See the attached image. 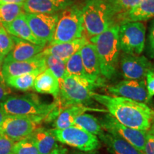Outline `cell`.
Masks as SVG:
<instances>
[{
  "label": "cell",
  "instance_id": "6da1fadb",
  "mask_svg": "<svg viewBox=\"0 0 154 154\" xmlns=\"http://www.w3.org/2000/svg\"><path fill=\"white\" fill-rule=\"evenodd\" d=\"M91 97L107 109L119 123L134 129L148 131L154 119V109L146 103L134 100L97 94L92 91Z\"/></svg>",
  "mask_w": 154,
  "mask_h": 154
},
{
  "label": "cell",
  "instance_id": "7a4b0ae2",
  "mask_svg": "<svg viewBox=\"0 0 154 154\" xmlns=\"http://www.w3.org/2000/svg\"><path fill=\"white\" fill-rule=\"evenodd\" d=\"M119 31V24H115L90 39V42L95 47L102 76L109 80L114 79L119 72L121 51Z\"/></svg>",
  "mask_w": 154,
  "mask_h": 154
},
{
  "label": "cell",
  "instance_id": "3957f363",
  "mask_svg": "<svg viewBox=\"0 0 154 154\" xmlns=\"http://www.w3.org/2000/svg\"><path fill=\"white\" fill-rule=\"evenodd\" d=\"M59 107L61 108L58 100L45 103L34 94L9 95L0 103V109L6 116L42 117L46 122H49L50 115Z\"/></svg>",
  "mask_w": 154,
  "mask_h": 154
},
{
  "label": "cell",
  "instance_id": "277c9868",
  "mask_svg": "<svg viewBox=\"0 0 154 154\" xmlns=\"http://www.w3.org/2000/svg\"><path fill=\"white\" fill-rule=\"evenodd\" d=\"M84 27L89 35H99L116 22L110 4L103 0H86L82 9Z\"/></svg>",
  "mask_w": 154,
  "mask_h": 154
},
{
  "label": "cell",
  "instance_id": "5b68a950",
  "mask_svg": "<svg viewBox=\"0 0 154 154\" xmlns=\"http://www.w3.org/2000/svg\"><path fill=\"white\" fill-rule=\"evenodd\" d=\"M84 29L82 9L76 5L70 6L59 12L54 34L49 44L82 38Z\"/></svg>",
  "mask_w": 154,
  "mask_h": 154
},
{
  "label": "cell",
  "instance_id": "8992f818",
  "mask_svg": "<svg viewBox=\"0 0 154 154\" xmlns=\"http://www.w3.org/2000/svg\"><path fill=\"white\" fill-rule=\"evenodd\" d=\"M59 86L57 100L62 109L73 105L88 106L93 103L91 93L94 87L87 80L67 75L59 83Z\"/></svg>",
  "mask_w": 154,
  "mask_h": 154
},
{
  "label": "cell",
  "instance_id": "52a82bcc",
  "mask_svg": "<svg viewBox=\"0 0 154 154\" xmlns=\"http://www.w3.org/2000/svg\"><path fill=\"white\" fill-rule=\"evenodd\" d=\"M119 43L123 53L140 55L145 48V25L138 22H126L119 25Z\"/></svg>",
  "mask_w": 154,
  "mask_h": 154
},
{
  "label": "cell",
  "instance_id": "ba28073f",
  "mask_svg": "<svg viewBox=\"0 0 154 154\" xmlns=\"http://www.w3.org/2000/svg\"><path fill=\"white\" fill-rule=\"evenodd\" d=\"M51 130L57 141L81 151L91 152L100 147L97 136L77 126H72L63 129L54 128Z\"/></svg>",
  "mask_w": 154,
  "mask_h": 154
},
{
  "label": "cell",
  "instance_id": "9c48e42d",
  "mask_svg": "<svg viewBox=\"0 0 154 154\" xmlns=\"http://www.w3.org/2000/svg\"><path fill=\"white\" fill-rule=\"evenodd\" d=\"M44 119L36 116H6L0 126V134H2L14 141L28 137L40 127Z\"/></svg>",
  "mask_w": 154,
  "mask_h": 154
},
{
  "label": "cell",
  "instance_id": "30bf717a",
  "mask_svg": "<svg viewBox=\"0 0 154 154\" xmlns=\"http://www.w3.org/2000/svg\"><path fill=\"white\" fill-rule=\"evenodd\" d=\"M99 121L103 130L123 138L136 148L138 151L143 153L147 131L134 129L124 126L119 123L110 113L105 115Z\"/></svg>",
  "mask_w": 154,
  "mask_h": 154
},
{
  "label": "cell",
  "instance_id": "8fae6325",
  "mask_svg": "<svg viewBox=\"0 0 154 154\" xmlns=\"http://www.w3.org/2000/svg\"><path fill=\"white\" fill-rule=\"evenodd\" d=\"M121 74L126 80H142L148 72L154 71V64L144 56L123 53L119 59Z\"/></svg>",
  "mask_w": 154,
  "mask_h": 154
},
{
  "label": "cell",
  "instance_id": "7c38bea8",
  "mask_svg": "<svg viewBox=\"0 0 154 154\" xmlns=\"http://www.w3.org/2000/svg\"><path fill=\"white\" fill-rule=\"evenodd\" d=\"M59 14L25 13V17L34 35L42 43L47 44L52 39Z\"/></svg>",
  "mask_w": 154,
  "mask_h": 154
},
{
  "label": "cell",
  "instance_id": "4fadbf2b",
  "mask_svg": "<svg viewBox=\"0 0 154 154\" xmlns=\"http://www.w3.org/2000/svg\"><path fill=\"white\" fill-rule=\"evenodd\" d=\"M108 91L113 96L127 98L134 101L149 103L145 79L124 80L108 87Z\"/></svg>",
  "mask_w": 154,
  "mask_h": 154
},
{
  "label": "cell",
  "instance_id": "5bb4252c",
  "mask_svg": "<svg viewBox=\"0 0 154 154\" xmlns=\"http://www.w3.org/2000/svg\"><path fill=\"white\" fill-rule=\"evenodd\" d=\"M47 69L45 59L42 53H39L32 59L23 61H11L3 63L2 67V76L4 81L9 77L29 73H42Z\"/></svg>",
  "mask_w": 154,
  "mask_h": 154
},
{
  "label": "cell",
  "instance_id": "9a60e30c",
  "mask_svg": "<svg viewBox=\"0 0 154 154\" xmlns=\"http://www.w3.org/2000/svg\"><path fill=\"white\" fill-rule=\"evenodd\" d=\"M80 54L88 82L94 88L103 85L99 59L94 44L88 42L80 50Z\"/></svg>",
  "mask_w": 154,
  "mask_h": 154
},
{
  "label": "cell",
  "instance_id": "2e32d148",
  "mask_svg": "<svg viewBox=\"0 0 154 154\" xmlns=\"http://www.w3.org/2000/svg\"><path fill=\"white\" fill-rule=\"evenodd\" d=\"M74 0H26L23 3L25 13L56 14L73 5Z\"/></svg>",
  "mask_w": 154,
  "mask_h": 154
},
{
  "label": "cell",
  "instance_id": "e0dca14e",
  "mask_svg": "<svg viewBox=\"0 0 154 154\" xmlns=\"http://www.w3.org/2000/svg\"><path fill=\"white\" fill-rule=\"evenodd\" d=\"M14 46L9 54L4 59L3 63L11 61H23L32 59L41 53L46 46L38 45L26 40L13 36Z\"/></svg>",
  "mask_w": 154,
  "mask_h": 154
},
{
  "label": "cell",
  "instance_id": "ac0fdd59",
  "mask_svg": "<svg viewBox=\"0 0 154 154\" xmlns=\"http://www.w3.org/2000/svg\"><path fill=\"white\" fill-rule=\"evenodd\" d=\"M154 19V0H142L134 8L128 12L116 17L118 24L130 22H145Z\"/></svg>",
  "mask_w": 154,
  "mask_h": 154
},
{
  "label": "cell",
  "instance_id": "d6986e66",
  "mask_svg": "<svg viewBox=\"0 0 154 154\" xmlns=\"http://www.w3.org/2000/svg\"><path fill=\"white\" fill-rule=\"evenodd\" d=\"M87 42L88 41L86 38L82 36V38L71 42L49 44L48 47H45L41 53L44 56L51 55L58 59L66 61L69 57H72L75 53L79 51Z\"/></svg>",
  "mask_w": 154,
  "mask_h": 154
},
{
  "label": "cell",
  "instance_id": "ffe728a7",
  "mask_svg": "<svg viewBox=\"0 0 154 154\" xmlns=\"http://www.w3.org/2000/svg\"><path fill=\"white\" fill-rule=\"evenodd\" d=\"M3 26L7 32L11 36L38 45L46 46L45 44L42 43L34 35L25 17V12H22V14H19L14 21L9 24H5Z\"/></svg>",
  "mask_w": 154,
  "mask_h": 154
},
{
  "label": "cell",
  "instance_id": "44dd1931",
  "mask_svg": "<svg viewBox=\"0 0 154 154\" xmlns=\"http://www.w3.org/2000/svg\"><path fill=\"white\" fill-rule=\"evenodd\" d=\"M33 88L38 93L50 94L55 100L59 99L60 92L59 80L49 69H46L36 76Z\"/></svg>",
  "mask_w": 154,
  "mask_h": 154
},
{
  "label": "cell",
  "instance_id": "7402d4cb",
  "mask_svg": "<svg viewBox=\"0 0 154 154\" xmlns=\"http://www.w3.org/2000/svg\"><path fill=\"white\" fill-rule=\"evenodd\" d=\"M106 111L101 109H95L84 105H73L63 109L58 115L54 123V128L63 129L68 127L74 126V119L79 115L84 113L86 111Z\"/></svg>",
  "mask_w": 154,
  "mask_h": 154
},
{
  "label": "cell",
  "instance_id": "603a6c76",
  "mask_svg": "<svg viewBox=\"0 0 154 154\" xmlns=\"http://www.w3.org/2000/svg\"><path fill=\"white\" fill-rule=\"evenodd\" d=\"M35 143L39 154H49L58 146L52 130L38 127L30 135Z\"/></svg>",
  "mask_w": 154,
  "mask_h": 154
},
{
  "label": "cell",
  "instance_id": "cb8c5ba5",
  "mask_svg": "<svg viewBox=\"0 0 154 154\" xmlns=\"http://www.w3.org/2000/svg\"><path fill=\"white\" fill-rule=\"evenodd\" d=\"M99 137L113 154H143L126 140L109 133L103 132Z\"/></svg>",
  "mask_w": 154,
  "mask_h": 154
},
{
  "label": "cell",
  "instance_id": "d4e9b609",
  "mask_svg": "<svg viewBox=\"0 0 154 154\" xmlns=\"http://www.w3.org/2000/svg\"><path fill=\"white\" fill-rule=\"evenodd\" d=\"M74 126L82 128L96 136H101L104 132L100 121L93 115L85 113L79 115L74 119Z\"/></svg>",
  "mask_w": 154,
  "mask_h": 154
},
{
  "label": "cell",
  "instance_id": "484cf974",
  "mask_svg": "<svg viewBox=\"0 0 154 154\" xmlns=\"http://www.w3.org/2000/svg\"><path fill=\"white\" fill-rule=\"evenodd\" d=\"M39 74L40 73L34 72L9 77L5 82L7 86L11 88H16L19 91H26L33 88L34 81Z\"/></svg>",
  "mask_w": 154,
  "mask_h": 154
},
{
  "label": "cell",
  "instance_id": "4316f807",
  "mask_svg": "<svg viewBox=\"0 0 154 154\" xmlns=\"http://www.w3.org/2000/svg\"><path fill=\"white\" fill-rule=\"evenodd\" d=\"M23 4L0 5V23L2 25L9 24L19 14L24 12Z\"/></svg>",
  "mask_w": 154,
  "mask_h": 154
},
{
  "label": "cell",
  "instance_id": "83f0119b",
  "mask_svg": "<svg viewBox=\"0 0 154 154\" xmlns=\"http://www.w3.org/2000/svg\"><path fill=\"white\" fill-rule=\"evenodd\" d=\"M66 70L67 75L87 80L83 66L80 51L75 53L67 59L66 61Z\"/></svg>",
  "mask_w": 154,
  "mask_h": 154
},
{
  "label": "cell",
  "instance_id": "f1b7e54d",
  "mask_svg": "<svg viewBox=\"0 0 154 154\" xmlns=\"http://www.w3.org/2000/svg\"><path fill=\"white\" fill-rule=\"evenodd\" d=\"M47 69H49L59 80V83L64 79L67 76L66 70V61L51 55L44 56Z\"/></svg>",
  "mask_w": 154,
  "mask_h": 154
},
{
  "label": "cell",
  "instance_id": "f546056e",
  "mask_svg": "<svg viewBox=\"0 0 154 154\" xmlns=\"http://www.w3.org/2000/svg\"><path fill=\"white\" fill-rule=\"evenodd\" d=\"M14 46L13 37L0 23V60L4 61L5 57L12 50Z\"/></svg>",
  "mask_w": 154,
  "mask_h": 154
},
{
  "label": "cell",
  "instance_id": "4dcf8cb0",
  "mask_svg": "<svg viewBox=\"0 0 154 154\" xmlns=\"http://www.w3.org/2000/svg\"><path fill=\"white\" fill-rule=\"evenodd\" d=\"M13 154H39L35 143L31 136L16 141Z\"/></svg>",
  "mask_w": 154,
  "mask_h": 154
},
{
  "label": "cell",
  "instance_id": "1f68e13d",
  "mask_svg": "<svg viewBox=\"0 0 154 154\" xmlns=\"http://www.w3.org/2000/svg\"><path fill=\"white\" fill-rule=\"evenodd\" d=\"M141 1L142 0H113L109 4L116 17L119 14L128 12Z\"/></svg>",
  "mask_w": 154,
  "mask_h": 154
},
{
  "label": "cell",
  "instance_id": "d6a6232c",
  "mask_svg": "<svg viewBox=\"0 0 154 154\" xmlns=\"http://www.w3.org/2000/svg\"><path fill=\"white\" fill-rule=\"evenodd\" d=\"M15 141L0 134V154H13Z\"/></svg>",
  "mask_w": 154,
  "mask_h": 154
},
{
  "label": "cell",
  "instance_id": "836d02e7",
  "mask_svg": "<svg viewBox=\"0 0 154 154\" xmlns=\"http://www.w3.org/2000/svg\"><path fill=\"white\" fill-rule=\"evenodd\" d=\"M145 46L148 56L154 60V19L151 22L149 26L146 45Z\"/></svg>",
  "mask_w": 154,
  "mask_h": 154
},
{
  "label": "cell",
  "instance_id": "e575fe53",
  "mask_svg": "<svg viewBox=\"0 0 154 154\" xmlns=\"http://www.w3.org/2000/svg\"><path fill=\"white\" fill-rule=\"evenodd\" d=\"M146 88L149 101L154 96V71H150L146 76Z\"/></svg>",
  "mask_w": 154,
  "mask_h": 154
},
{
  "label": "cell",
  "instance_id": "d590c367",
  "mask_svg": "<svg viewBox=\"0 0 154 154\" xmlns=\"http://www.w3.org/2000/svg\"><path fill=\"white\" fill-rule=\"evenodd\" d=\"M143 153L154 154V135L149 131L146 133V140Z\"/></svg>",
  "mask_w": 154,
  "mask_h": 154
},
{
  "label": "cell",
  "instance_id": "8d00e7d4",
  "mask_svg": "<svg viewBox=\"0 0 154 154\" xmlns=\"http://www.w3.org/2000/svg\"><path fill=\"white\" fill-rule=\"evenodd\" d=\"M11 93V88L6 84L3 79H0V103L5 101Z\"/></svg>",
  "mask_w": 154,
  "mask_h": 154
},
{
  "label": "cell",
  "instance_id": "74e56055",
  "mask_svg": "<svg viewBox=\"0 0 154 154\" xmlns=\"http://www.w3.org/2000/svg\"><path fill=\"white\" fill-rule=\"evenodd\" d=\"M49 154H68V151L62 146L58 145Z\"/></svg>",
  "mask_w": 154,
  "mask_h": 154
},
{
  "label": "cell",
  "instance_id": "f35d334b",
  "mask_svg": "<svg viewBox=\"0 0 154 154\" xmlns=\"http://www.w3.org/2000/svg\"><path fill=\"white\" fill-rule=\"evenodd\" d=\"M26 0H0V5L5 4H23Z\"/></svg>",
  "mask_w": 154,
  "mask_h": 154
},
{
  "label": "cell",
  "instance_id": "ab89813d",
  "mask_svg": "<svg viewBox=\"0 0 154 154\" xmlns=\"http://www.w3.org/2000/svg\"><path fill=\"white\" fill-rule=\"evenodd\" d=\"M6 117V115L5 114V113L3 112L2 111V109H0V126H1L2 124L3 123L4 120H5Z\"/></svg>",
  "mask_w": 154,
  "mask_h": 154
},
{
  "label": "cell",
  "instance_id": "60d3db41",
  "mask_svg": "<svg viewBox=\"0 0 154 154\" xmlns=\"http://www.w3.org/2000/svg\"><path fill=\"white\" fill-rule=\"evenodd\" d=\"M149 131L151 132L152 134L154 135V119H153V121H152V122H151V128H150V129H149Z\"/></svg>",
  "mask_w": 154,
  "mask_h": 154
},
{
  "label": "cell",
  "instance_id": "b9f144b4",
  "mask_svg": "<svg viewBox=\"0 0 154 154\" xmlns=\"http://www.w3.org/2000/svg\"><path fill=\"white\" fill-rule=\"evenodd\" d=\"M74 154H93L91 152H84V151H79V152H75Z\"/></svg>",
  "mask_w": 154,
  "mask_h": 154
},
{
  "label": "cell",
  "instance_id": "7bdbcfd3",
  "mask_svg": "<svg viewBox=\"0 0 154 154\" xmlns=\"http://www.w3.org/2000/svg\"><path fill=\"white\" fill-rule=\"evenodd\" d=\"M3 62L0 60V79H3L2 76V67Z\"/></svg>",
  "mask_w": 154,
  "mask_h": 154
},
{
  "label": "cell",
  "instance_id": "ee69618b",
  "mask_svg": "<svg viewBox=\"0 0 154 154\" xmlns=\"http://www.w3.org/2000/svg\"><path fill=\"white\" fill-rule=\"evenodd\" d=\"M103 1H105V2H109V3H110V2H113V0H103Z\"/></svg>",
  "mask_w": 154,
  "mask_h": 154
}]
</instances>
